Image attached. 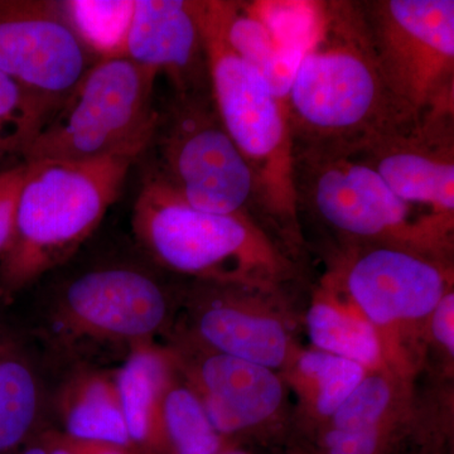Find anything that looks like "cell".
Returning a JSON list of instances; mask_svg holds the SVG:
<instances>
[{"mask_svg":"<svg viewBox=\"0 0 454 454\" xmlns=\"http://www.w3.org/2000/svg\"><path fill=\"white\" fill-rule=\"evenodd\" d=\"M293 149L358 152L419 119L376 61L360 3L318 0L312 40L286 98Z\"/></svg>","mask_w":454,"mask_h":454,"instance_id":"cell-1","label":"cell"},{"mask_svg":"<svg viewBox=\"0 0 454 454\" xmlns=\"http://www.w3.org/2000/svg\"><path fill=\"white\" fill-rule=\"evenodd\" d=\"M131 220L160 267L197 282L282 292L300 271L297 256L258 221L191 207L149 173Z\"/></svg>","mask_w":454,"mask_h":454,"instance_id":"cell-2","label":"cell"},{"mask_svg":"<svg viewBox=\"0 0 454 454\" xmlns=\"http://www.w3.org/2000/svg\"><path fill=\"white\" fill-rule=\"evenodd\" d=\"M212 100L255 181L262 223L293 254L306 247L292 173L288 116L265 77L230 46L221 0H196Z\"/></svg>","mask_w":454,"mask_h":454,"instance_id":"cell-3","label":"cell"},{"mask_svg":"<svg viewBox=\"0 0 454 454\" xmlns=\"http://www.w3.org/2000/svg\"><path fill=\"white\" fill-rule=\"evenodd\" d=\"M134 162H26L13 240L0 259V297L9 300L74 255L121 195Z\"/></svg>","mask_w":454,"mask_h":454,"instance_id":"cell-4","label":"cell"},{"mask_svg":"<svg viewBox=\"0 0 454 454\" xmlns=\"http://www.w3.org/2000/svg\"><path fill=\"white\" fill-rule=\"evenodd\" d=\"M292 173L300 221L309 217L337 247L387 245L453 259L454 225L397 199L357 152L293 149Z\"/></svg>","mask_w":454,"mask_h":454,"instance_id":"cell-5","label":"cell"},{"mask_svg":"<svg viewBox=\"0 0 454 454\" xmlns=\"http://www.w3.org/2000/svg\"><path fill=\"white\" fill-rule=\"evenodd\" d=\"M325 279L378 331L385 364L414 378L430 316L453 289V259L387 245L336 247Z\"/></svg>","mask_w":454,"mask_h":454,"instance_id":"cell-6","label":"cell"},{"mask_svg":"<svg viewBox=\"0 0 454 454\" xmlns=\"http://www.w3.org/2000/svg\"><path fill=\"white\" fill-rule=\"evenodd\" d=\"M157 77L127 56L98 59L26 146L23 160L143 157L157 122Z\"/></svg>","mask_w":454,"mask_h":454,"instance_id":"cell-7","label":"cell"},{"mask_svg":"<svg viewBox=\"0 0 454 454\" xmlns=\"http://www.w3.org/2000/svg\"><path fill=\"white\" fill-rule=\"evenodd\" d=\"M157 106V122L146 149L153 157L149 175L191 207L249 217L267 229L260 216L252 169L223 128L211 92L170 91Z\"/></svg>","mask_w":454,"mask_h":454,"instance_id":"cell-8","label":"cell"},{"mask_svg":"<svg viewBox=\"0 0 454 454\" xmlns=\"http://www.w3.org/2000/svg\"><path fill=\"white\" fill-rule=\"evenodd\" d=\"M376 61L415 115L454 113L453 0H361Z\"/></svg>","mask_w":454,"mask_h":454,"instance_id":"cell-9","label":"cell"},{"mask_svg":"<svg viewBox=\"0 0 454 454\" xmlns=\"http://www.w3.org/2000/svg\"><path fill=\"white\" fill-rule=\"evenodd\" d=\"M98 59L65 2L0 0V73L25 90L38 131Z\"/></svg>","mask_w":454,"mask_h":454,"instance_id":"cell-10","label":"cell"},{"mask_svg":"<svg viewBox=\"0 0 454 454\" xmlns=\"http://www.w3.org/2000/svg\"><path fill=\"white\" fill-rule=\"evenodd\" d=\"M186 342L282 373L297 354L282 292L197 282Z\"/></svg>","mask_w":454,"mask_h":454,"instance_id":"cell-11","label":"cell"},{"mask_svg":"<svg viewBox=\"0 0 454 454\" xmlns=\"http://www.w3.org/2000/svg\"><path fill=\"white\" fill-rule=\"evenodd\" d=\"M169 317V300L153 277L128 267L97 269L62 293L56 322L74 337L128 343L152 342Z\"/></svg>","mask_w":454,"mask_h":454,"instance_id":"cell-12","label":"cell"},{"mask_svg":"<svg viewBox=\"0 0 454 454\" xmlns=\"http://www.w3.org/2000/svg\"><path fill=\"white\" fill-rule=\"evenodd\" d=\"M170 351L178 372L201 399L212 426L227 441L283 422L289 387L282 373L186 340Z\"/></svg>","mask_w":454,"mask_h":454,"instance_id":"cell-13","label":"cell"},{"mask_svg":"<svg viewBox=\"0 0 454 454\" xmlns=\"http://www.w3.org/2000/svg\"><path fill=\"white\" fill-rule=\"evenodd\" d=\"M391 192L454 225V113H430L357 152Z\"/></svg>","mask_w":454,"mask_h":454,"instance_id":"cell-14","label":"cell"},{"mask_svg":"<svg viewBox=\"0 0 454 454\" xmlns=\"http://www.w3.org/2000/svg\"><path fill=\"white\" fill-rule=\"evenodd\" d=\"M221 9L230 46L265 77L286 112L293 77L315 31L318 0H221Z\"/></svg>","mask_w":454,"mask_h":454,"instance_id":"cell-15","label":"cell"},{"mask_svg":"<svg viewBox=\"0 0 454 454\" xmlns=\"http://www.w3.org/2000/svg\"><path fill=\"white\" fill-rule=\"evenodd\" d=\"M124 56L166 76L170 91L211 92L196 0H136Z\"/></svg>","mask_w":454,"mask_h":454,"instance_id":"cell-16","label":"cell"},{"mask_svg":"<svg viewBox=\"0 0 454 454\" xmlns=\"http://www.w3.org/2000/svg\"><path fill=\"white\" fill-rule=\"evenodd\" d=\"M176 372L172 351L149 342L133 346L114 373L128 433L139 454H162L160 409Z\"/></svg>","mask_w":454,"mask_h":454,"instance_id":"cell-17","label":"cell"},{"mask_svg":"<svg viewBox=\"0 0 454 454\" xmlns=\"http://www.w3.org/2000/svg\"><path fill=\"white\" fill-rule=\"evenodd\" d=\"M304 321L312 348L355 361L367 370L385 363L378 331L325 278L313 294Z\"/></svg>","mask_w":454,"mask_h":454,"instance_id":"cell-18","label":"cell"},{"mask_svg":"<svg viewBox=\"0 0 454 454\" xmlns=\"http://www.w3.org/2000/svg\"><path fill=\"white\" fill-rule=\"evenodd\" d=\"M366 372V367L348 358L300 348L282 375L289 389L297 394L301 418L319 432Z\"/></svg>","mask_w":454,"mask_h":454,"instance_id":"cell-19","label":"cell"},{"mask_svg":"<svg viewBox=\"0 0 454 454\" xmlns=\"http://www.w3.org/2000/svg\"><path fill=\"white\" fill-rule=\"evenodd\" d=\"M59 411L68 437L136 450L122 414L114 375L85 372L65 385Z\"/></svg>","mask_w":454,"mask_h":454,"instance_id":"cell-20","label":"cell"},{"mask_svg":"<svg viewBox=\"0 0 454 454\" xmlns=\"http://www.w3.org/2000/svg\"><path fill=\"white\" fill-rule=\"evenodd\" d=\"M413 380L385 363L367 370L325 428L356 430L413 422Z\"/></svg>","mask_w":454,"mask_h":454,"instance_id":"cell-21","label":"cell"},{"mask_svg":"<svg viewBox=\"0 0 454 454\" xmlns=\"http://www.w3.org/2000/svg\"><path fill=\"white\" fill-rule=\"evenodd\" d=\"M160 442L162 454H221L231 447L212 426L196 391L186 380L179 381L177 372L163 396Z\"/></svg>","mask_w":454,"mask_h":454,"instance_id":"cell-22","label":"cell"},{"mask_svg":"<svg viewBox=\"0 0 454 454\" xmlns=\"http://www.w3.org/2000/svg\"><path fill=\"white\" fill-rule=\"evenodd\" d=\"M40 387L32 367L12 348H0V454L20 446L40 415Z\"/></svg>","mask_w":454,"mask_h":454,"instance_id":"cell-23","label":"cell"},{"mask_svg":"<svg viewBox=\"0 0 454 454\" xmlns=\"http://www.w3.org/2000/svg\"><path fill=\"white\" fill-rule=\"evenodd\" d=\"M134 2H65L74 28L98 59L124 56Z\"/></svg>","mask_w":454,"mask_h":454,"instance_id":"cell-24","label":"cell"},{"mask_svg":"<svg viewBox=\"0 0 454 454\" xmlns=\"http://www.w3.org/2000/svg\"><path fill=\"white\" fill-rule=\"evenodd\" d=\"M0 133L23 151L37 136L38 125L25 90L7 74L0 73Z\"/></svg>","mask_w":454,"mask_h":454,"instance_id":"cell-25","label":"cell"},{"mask_svg":"<svg viewBox=\"0 0 454 454\" xmlns=\"http://www.w3.org/2000/svg\"><path fill=\"white\" fill-rule=\"evenodd\" d=\"M413 422L356 430L324 428L319 430V444L324 454H385L394 439Z\"/></svg>","mask_w":454,"mask_h":454,"instance_id":"cell-26","label":"cell"},{"mask_svg":"<svg viewBox=\"0 0 454 454\" xmlns=\"http://www.w3.org/2000/svg\"><path fill=\"white\" fill-rule=\"evenodd\" d=\"M454 291L450 289L430 316L426 331V361L429 349L435 351L448 376L453 372Z\"/></svg>","mask_w":454,"mask_h":454,"instance_id":"cell-27","label":"cell"},{"mask_svg":"<svg viewBox=\"0 0 454 454\" xmlns=\"http://www.w3.org/2000/svg\"><path fill=\"white\" fill-rule=\"evenodd\" d=\"M28 164L22 162L0 170V259L7 253L16 229L18 202Z\"/></svg>","mask_w":454,"mask_h":454,"instance_id":"cell-28","label":"cell"},{"mask_svg":"<svg viewBox=\"0 0 454 454\" xmlns=\"http://www.w3.org/2000/svg\"><path fill=\"white\" fill-rule=\"evenodd\" d=\"M66 439L77 454H139L136 450H129V448L115 446V444L83 441V439L68 437V435H66Z\"/></svg>","mask_w":454,"mask_h":454,"instance_id":"cell-29","label":"cell"},{"mask_svg":"<svg viewBox=\"0 0 454 454\" xmlns=\"http://www.w3.org/2000/svg\"><path fill=\"white\" fill-rule=\"evenodd\" d=\"M38 443L46 448L49 454H77L74 452L64 433L47 432L42 435Z\"/></svg>","mask_w":454,"mask_h":454,"instance_id":"cell-30","label":"cell"},{"mask_svg":"<svg viewBox=\"0 0 454 454\" xmlns=\"http://www.w3.org/2000/svg\"><path fill=\"white\" fill-rule=\"evenodd\" d=\"M16 153H20L16 145H14L13 143L4 136V134L0 133V160L7 154Z\"/></svg>","mask_w":454,"mask_h":454,"instance_id":"cell-31","label":"cell"},{"mask_svg":"<svg viewBox=\"0 0 454 454\" xmlns=\"http://www.w3.org/2000/svg\"><path fill=\"white\" fill-rule=\"evenodd\" d=\"M20 454H49V452H47L46 448L42 446L41 443H35L31 447L26 448V450Z\"/></svg>","mask_w":454,"mask_h":454,"instance_id":"cell-32","label":"cell"},{"mask_svg":"<svg viewBox=\"0 0 454 454\" xmlns=\"http://www.w3.org/2000/svg\"><path fill=\"white\" fill-rule=\"evenodd\" d=\"M221 454H250L247 450H241V448L238 447H229L226 450H223Z\"/></svg>","mask_w":454,"mask_h":454,"instance_id":"cell-33","label":"cell"}]
</instances>
